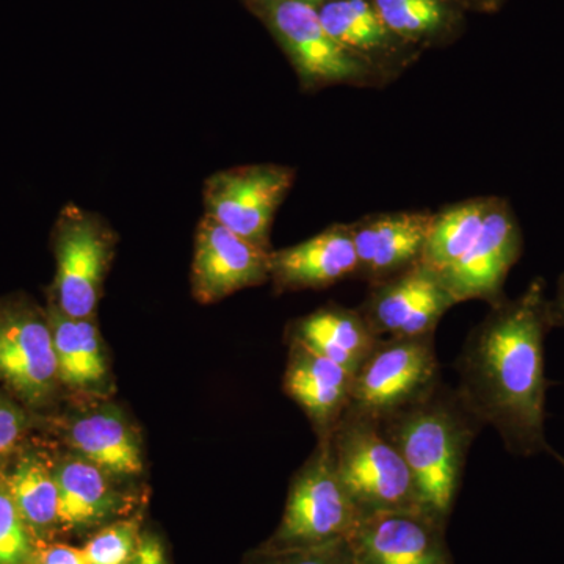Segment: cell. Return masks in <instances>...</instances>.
I'll return each mask as SVG.
<instances>
[{
  "label": "cell",
  "mask_w": 564,
  "mask_h": 564,
  "mask_svg": "<svg viewBox=\"0 0 564 564\" xmlns=\"http://www.w3.org/2000/svg\"><path fill=\"white\" fill-rule=\"evenodd\" d=\"M0 380L33 406L61 381L50 318L22 303L0 304Z\"/></svg>",
  "instance_id": "8fae6325"
},
{
  "label": "cell",
  "mask_w": 564,
  "mask_h": 564,
  "mask_svg": "<svg viewBox=\"0 0 564 564\" xmlns=\"http://www.w3.org/2000/svg\"><path fill=\"white\" fill-rule=\"evenodd\" d=\"M36 543L7 485L0 484V564H31Z\"/></svg>",
  "instance_id": "484cf974"
},
{
  "label": "cell",
  "mask_w": 564,
  "mask_h": 564,
  "mask_svg": "<svg viewBox=\"0 0 564 564\" xmlns=\"http://www.w3.org/2000/svg\"><path fill=\"white\" fill-rule=\"evenodd\" d=\"M54 470L58 486V532L90 536L132 510L133 500L113 485L111 475L79 455L65 459Z\"/></svg>",
  "instance_id": "e0dca14e"
},
{
  "label": "cell",
  "mask_w": 564,
  "mask_h": 564,
  "mask_svg": "<svg viewBox=\"0 0 564 564\" xmlns=\"http://www.w3.org/2000/svg\"><path fill=\"white\" fill-rule=\"evenodd\" d=\"M55 304L73 318L95 314L115 250V234L93 212L69 204L55 226Z\"/></svg>",
  "instance_id": "52a82bcc"
},
{
  "label": "cell",
  "mask_w": 564,
  "mask_h": 564,
  "mask_svg": "<svg viewBox=\"0 0 564 564\" xmlns=\"http://www.w3.org/2000/svg\"><path fill=\"white\" fill-rule=\"evenodd\" d=\"M317 9L328 35L388 84L411 61L406 55L410 43L389 31L372 0H326Z\"/></svg>",
  "instance_id": "ac0fdd59"
},
{
  "label": "cell",
  "mask_w": 564,
  "mask_h": 564,
  "mask_svg": "<svg viewBox=\"0 0 564 564\" xmlns=\"http://www.w3.org/2000/svg\"><path fill=\"white\" fill-rule=\"evenodd\" d=\"M417 485L423 511L445 527L462 489L467 455L484 422L456 389L441 383L429 395L380 421Z\"/></svg>",
  "instance_id": "7a4b0ae2"
},
{
  "label": "cell",
  "mask_w": 564,
  "mask_h": 564,
  "mask_svg": "<svg viewBox=\"0 0 564 564\" xmlns=\"http://www.w3.org/2000/svg\"><path fill=\"white\" fill-rule=\"evenodd\" d=\"M454 299L443 278L425 263L370 285L358 311L378 337H417L436 333Z\"/></svg>",
  "instance_id": "30bf717a"
},
{
  "label": "cell",
  "mask_w": 564,
  "mask_h": 564,
  "mask_svg": "<svg viewBox=\"0 0 564 564\" xmlns=\"http://www.w3.org/2000/svg\"><path fill=\"white\" fill-rule=\"evenodd\" d=\"M288 339L355 375L381 337L372 332L358 307L351 310L329 303L293 321L288 328Z\"/></svg>",
  "instance_id": "d6986e66"
},
{
  "label": "cell",
  "mask_w": 564,
  "mask_h": 564,
  "mask_svg": "<svg viewBox=\"0 0 564 564\" xmlns=\"http://www.w3.org/2000/svg\"><path fill=\"white\" fill-rule=\"evenodd\" d=\"M441 380L434 334L383 337L352 380V410L380 421L429 395Z\"/></svg>",
  "instance_id": "8992f818"
},
{
  "label": "cell",
  "mask_w": 564,
  "mask_h": 564,
  "mask_svg": "<svg viewBox=\"0 0 564 564\" xmlns=\"http://www.w3.org/2000/svg\"><path fill=\"white\" fill-rule=\"evenodd\" d=\"M31 564H88L82 547L65 543H36Z\"/></svg>",
  "instance_id": "83f0119b"
},
{
  "label": "cell",
  "mask_w": 564,
  "mask_h": 564,
  "mask_svg": "<svg viewBox=\"0 0 564 564\" xmlns=\"http://www.w3.org/2000/svg\"><path fill=\"white\" fill-rule=\"evenodd\" d=\"M361 519L336 473L329 440L318 441L293 477L280 525L261 549L284 551L348 541Z\"/></svg>",
  "instance_id": "277c9868"
},
{
  "label": "cell",
  "mask_w": 564,
  "mask_h": 564,
  "mask_svg": "<svg viewBox=\"0 0 564 564\" xmlns=\"http://www.w3.org/2000/svg\"><path fill=\"white\" fill-rule=\"evenodd\" d=\"M303 2L311 3V6H322V3H325L326 0H303Z\"/></svg>",
  "instance_id": "1f68e13d"
},
{
  "label": "cell",
  "mask_w": 564,
  "mask_h": 564,
  "mask_svg": "<svg viewBox=\"0 0 564 564\" xmlns=\"http://www.w3.org/2000/svg\"><path fill=\"white\" fill-rule=\"evenodd\" d=\"M350 223H336L311 239L270 252V280L280 292L328 289L356 276Z\"/></svg>",
  "instance_id": "9a60e30c"
},
{
  "label": "cell",
  "mask_w": 564,
  "mask_h": 564,
  "mask_svg": "<svg viewBox=\"0 0 564 564\" xmlns=\"http://www.w3.org/2000/svg\"><path fill=\"white\" fill-rule=\"evenodd\" d=\"M6 485L18 513L39 543L58 532V486L50 464L39 455L24 456Z\"/></svg>",
  "instance_id": "7402d4cb"
},
{
  "label": "cell",
  "mask_w": 564,
  "mask_h": 564,
  "mask_svg": "<svg viewBox=\"0 0 564 564\" xmlns=\"http://www.w3.org/2000/svg\"><path fill=\"white\" fill-rule=\"evenodd\" d=\"M549 317L552 328H564V273L560 276L554 299L549 300Z\"/></svg>",
  "instance_id": "4dcf8cb0"
},
{
  "label": "cell",
  "mask_w": 564,
  "mask_h": 564,
  "mask_svg": "<svg viewBox=\"0 0 564 564\" xmlns=\"http://www.w3.org/2000/svg\"><path fill=\"white\" fill-rule=\"evenodd\" d=\"M143 529L140 513L126 516L91 533L82 552L88 564H131Z\"/></svg>",
  "instance_id": "d4e9b609"
},
{
  "label": "cell",
  "mask_w": 564,
  "mask_h": 564,
  "mask_svg": "<svg viewBox=\"0 0 564 564\" xmlns=\"http://www.w3.org/2000/svg\"><path fill=\"white\" fill-rule=\"evenodd\" d=\"M242 564H358L348 541L315 545V547L267 551L256 549Z\"/></svg>",
  "instance_id": "4316f807"
},
{
  "label": "cell",
  "mask_w": 564,
  "mask_h": 564,
  "mask_svg": "<svg viewBox=\"0 0 564 564\" xmlns=\"http://www.w3.org/2000/svg\"><path fill=\"white\" fill-rule=\"evenodd\" d=\"M480 2H491V0H480Z\"/></svg>",
  "instance_id": "836d02e7"
},
{
  "label": "cell",
  "mask_w": 564,
  "mask_h": 564,
  "mask_svg": "<svg viewBox=\"0 0 564 564\" xmlns=\"http://www.w3.org/2000/svg\"><path fill=\"white\" fill-rule=\"evenodd\" d=\"M491 198L464 199L433 214L421 262L437 273L454 265L480 234Z\"/></svg>",
  "instance_id": "603a6c76"
},
{
  "label": "cell",
  "mask_w": 564,
  "mask_h": 564,
  "mask_svg": "<svg viewBox=\"0 0 564 564\" xmlns=\"http://www.w3.org/2000/svg\"><path fill=\"white\" fill-rule=\"evenodd\" d=\"M355 375L299 343H289L284 391L313 423L318 441L329 440L351 404Z\"/></svg>",
  "instance_id": "2e32d148"
},
{
  "label": "cell",
  "mask_w": 564,
  "mask_h": 564,
  "mask_svg": "<svg viewBox=\"0 0 564 564\" xmlns=\"http://www.w3.org/2000/svg\"><path fill=\"white\" fill-rule=\"evenodd\" d=\"M551 455L554 456V458L558 459V463L562 464L563 469H564V458H563V456H560L558 454H556L555 451H552Z\"/></svg>",
  "instance_id": "d6a6232c"
},
{
  "label": "cell",
  "mask_w": 564,
  "mask_h": 564,
  "mask_svg": "<svg viewBox=\"0 0 564 564\" xmlns=\"http://www.w3.org/2000/svg\"><path fill=\"white\" fill-rule=\"evenodd\" d=\"M456 359V391L511 455L552 454L545 437V336L552 329L543 278L518 299L489 306Z\"/></svg>",
  "instance_id": "6da1fadb"
},
{
  "label": "cell",
  "mask_w": 564,
  "mask_h": 564,
  "mask_svg": "<svg viewBox=\"0 0 564 564\" xmlns=\"http://www.w3.org/2000/svg\"><path fill=\"white\" fill-rule=\"evenodd\" d=\"M389 31L408 41L441 39L454 29L456 14L445 0H372Z\"/></svg>",
  "instance_id": "cb8c5ba5"
},
{
  "label": "cell",
  "mask_w": 564,
  "mask_h": 564,
  "mask_svg": "<svg viewBox=\"0 0 564 564\" xmlns=\"http://www.w3.org/2000/svg\"><path fill=\"white\" fill-rule=\"evenodd\" d=\"M445 530L422 511H383L364 516L348 543L358 564H455Z\"/></svg>",
  "instance_id": "4fadbf2b"
},
{
  "label": "cell",
  "mask_w": 564,
  "mask_h": 564,
  "mask_svg": "<svg viewBox=\"0 0 564 564\" xmlns=\"http://www.w3.org/2000/svg\"><path fill=\"white\" fill-rule=\"evenodd\" d=\"M131 564H173L161 534L144 527L137 554Z\"/></svg>",
  "instance_id": "f1b7e54d"
},
{
  "label": "cell",
  "mask_w": 564,
  "mask_h": 564,
  "mask_svg": "<svg viewBox=\"0 0 564 564\" xmlns=\"http://www.w3.org/2000/svg\"><path fill=\"white\" fill-rule=\"evenodd\" d=\"M433 212L370 214L350 223L358 270L356 280L375 285L422 261Z\"/></svg>",
  "instance_id": "5bb4252c"
},
{
  "label": "cell",
  "mask_w": 564,
  "mask_h": 564,
  "mask_svg": "<svg viewBox=\"0 0 564 564\" xmlns=\"http://www.w3.org/2000/svg\"><path fill=\"white\" fill-rule=\"evenodd\" d=\"M68 441L76 455L115 477L143 473L139 436L115 406L88 411L69 423Z\"/></svg>",
  "instance_id": "ffe728a7"
},
{
  "label": "cell",
  "mask_w": 564,
  "mask_h": 564,
  "mask_svg": "<svg viewBox=\"0 0 564 564\" xmlns=\"http://www.w3.org/2000/svg\"><path fill=\"white\" fill-rule=\"evenodd\" d=\"M295 182V170L278 163L236 166L204 185L206 215L262 250L270 248L274 215Z\"/></svg>",
  "instance_id": "ba28073f"
},
{
  "label": "cell",
  "mask_w": 564,
  "mask_h": 564,
  "mask_svg": "<svg viewBox=\"0 0 564 564\" xmlns=\"http://www.w3.org/2000/svg\"><path fill=\"white\" fill-rule=\"evenodd\" d=\"M25 419L14 404L0 399V454L9 451L20 440Z\"/></svg>",
  "instance_id": "f546056e"
},
{
  "label": "cell",
  "mask_w": 564,
  "mask_h": 564,
  "mask_svg": "<svg viewBox=\"0 0 564 564\" xmlns=\"http://www.w3.org/2000/svg\"><path fill=\"white\" fill-rule=\"evenodd\" d=\"M522 254V231L510 203L492 196L477 239L462 258L441 272L456 304L480 300L496 306L507 299L508 273Z\"/></svg>",
  "instance_id": "9c48e42d"
},
{
  "label": "cell",
  "mask_w": 564,
  "mask_h": 564,
  "mask_svg": "<svg viewBox=\"0 0 564 564\" xmlns=\"http://www.w3.org/2000/svg\"><path fill=\"white\" fill-rule=\"evenodd\" d=\"M47 318L61 383L76 391H101L109 380V369L93 317L73 318L52 306Z\"/></svg>",
  "instance_id": "44dd1931"
},
{
  "label": "cell",
  "mask_w": 564,
  "mask_h": 564,
  "mask_svg": "<svg viewBox=\"0 0 564 564\" xmlns=\"http://www.w3.org/2000/svg\"><path fill=\"white\" fill-rule=\"evenodd\" d=\"M329 445L336 473L362 518L383 511L425 513L410 467L377 419L348 408Z\"/></svg>",
  "instance_id": "3957f363"
},
{
  "label": "cell",
  "mask_w": 564,
  "mask_h": 564,
  "mask_svg": "<svg viewBox=\"0 0 564 564\" xmlns=\"http://www.w3.org/2000/svg\"><path fill=\"white\" fill-rule=\"evenodd\" d=\"M259 9L288 52L304 90L333 85L358 88L389 85L377 70L328 35L317 7L303 0H259Z\"/></svg>",
  "instance_id": "5b68a950"
},
{
  "label": "cell",
  "mask_w": 564,
  "mask_h": 564,
  "mask_svg": "<svg viewBox=\"0 0 564 564\" xmlns=\"http://www.w3.org/2000/svg\"><path fill=\"white\" fill-rule=\"evenodd\" d=\"M270 252L204 215L195 239L193 295L199 303H217L263 284L270 280Z\"/></svg>",
  "instance_id": "7c38bea8"
}]
</instances>
